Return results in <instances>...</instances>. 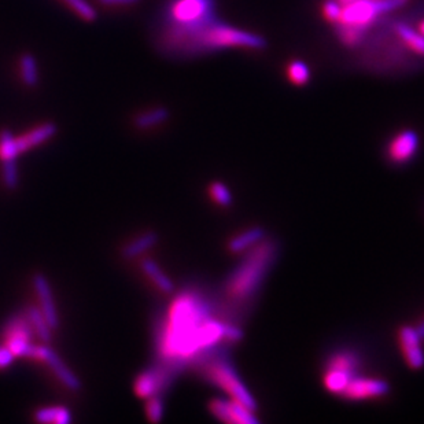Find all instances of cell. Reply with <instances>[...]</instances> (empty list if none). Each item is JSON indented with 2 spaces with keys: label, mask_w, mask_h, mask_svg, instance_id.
<instances>
[{
  "label": "cell",
  "mask_w": 424,
  "mask_h": 424,
  "mask_svg": "<svg viewBox=\"0 0 424 424\" xmlns=\"http://www.w3.org/2000/svg\"><path fill=\"white\" fill-rule=\"evenodd\" d=\"M286 76L287 80L296 87H305L309 84L312 72L311 67L302 60H291L286 65Z\"/></svg>",
  "instance_id": "obj_22"
},
{
  "label": "cell",
  "mask_w": 424,
  "mask_h": 424,
  "mask_svg": "<svg viewBox=\"0 0 424 424\" xmlns=\"http://www.w3.org/2000/svg\"><path fill=\"white\" fill-rule=\"evenodd\" d=\"M29 359L32 360H39L45 362L54 375L58 378V381L64 384L72 391H79L82 389V381L80 378L65 364L62 359L48 346V345H42V346H35L30 350Z\"/></svg>",
  "instance_id": "obj_8"
},
{
  "label": "cell",
  "mask_w": 424,
  "mask_h": 424,
  "mask_svg": "<svg viewBox=\"0 0 424 424\" xmlns=\"http://www.w3.org/2000/svg\"><path fill=\"white\" fill-rule=\"evenodd\" d=\"M393 32L397 45L415 57L424 58V36H422L413 23L406 20H393L387 23Z\"/></svg>",
  "instance_id": "obj_10"
},
{
  "label": "cell",
  "mask_w": 424,
  "mask_h": 424,
  "mask_svg": "<svg viewBox=\"0 0 424 424\" xmlns=\"http://www.w3.org/2000/svg\"><path fill=\"white\" fill-rule=\"evenodd\" d=\"M21 155L17 139L9 129L0 130V161L17 160Z\"/></svg>",
  "instance_id": "obj_25"
},
{
  "label": "cell",
  "mask_w": 424,
  "mask_h": 424,
  "mask_svg": "<svg viewBox=\"0 0 424 424\" xmlns=\"http://www.w3.org/2000/svg\"><path fill=\"white\" fill-rule=\"evenodd\" d=\"M21 82L28 87H35L39 83V70L36 60L30 54H23L18 61Z\"/></svg>",
  "instance_id": "obj_24"
},
{
  "label": "cell",
  "mask_w": 424,
  "mask_h": 424,
  "mask_svg": "<svg viewBox=\"0 0 424 424\" xmlns=\"http://www.w3.org/2000/svg\"><path fill=\"white\" fill-rule=\"evenodd\" d=\"M390 393V384L379 378H367L356 375L350 379L342 397L349 401H367L382 398Z\"/></svg>",
  "instance_id": "obj_9"
},
{
  "label": "cell",
  "mask_w": 424,
  "mask_h": 424,
  "mask_svg": "<svg viewBox=\"0 0 424 424\" xmlns=\"http://www.w3.org/2000/svg\"><path fill=\"white\" fill-rule=\"evenodd\" d=\"M98 1L106 7H129L138 4L140 0H98Z\"/></svg>",
  "instance_id": "obj_33"
},
{
  "label": "cell",
  "mask_w": 424,
  "mask_h": 424,
  "mask_svg": "<svg viewBox=\"0 0 424 424\" xmlns=\"http://www.w3.org/2000/svg\"><path fill=\"white\" fill-rule=\"evenodd\" d=\"M340 11H342V6L338 0H324L321 3V16L333 26L340 21Z\"/></svg>",
  "instance_id": "obj_30"
},
{
  "label": "cell",
  "mask_w": 424,
  "mask_h": 424,
  "mask_svg": "<svg viewBox=\"0 0 424 424\" xmlns=\"http://www.w3.org/2000/svg\"><path fill=\"white\" fill-rule=\"evenodd\" d=\"M57 133V125L54 123H43L38 127L29 129L21 136H16L20 152H25L28 150L35 149L45 143Z\"/></svg>",
  "instance_id": "obj_14"
},
{
  "label": "cell",
  "mask_w": 424,
  "mask_h": 424,
  "mask_svg": "<svg viewBox=\"0 0 424 424\" xmlns=\"http://www.w3.org/2000/svg\"><path fill=\"white\" fill-rule=\"evenodd\" d=\"M268 42L264 36L249 32L230 23L211 22L191 33L180 36L168 43L161 54L169 58H194L212 52L225 51L230 48L243 50H264Z\"/></svg>",
  "instance_id": "obj_2"
},
{
  "label": "cell",
  "mask_w": 424,
  "mask_h": 424,
  "mask_svg": "<svg viewBox=\"0 0 424 424\" xmlns=\"http://www.w3.org/2000/svg\"><path fill=\"white\" fill-rule=\"evenodd\" d=\"M403 3H406V1H408V0H403Z\"/></svg>",
  "instance_id": "obj_36"
},
{
  "label": "cell",
  "mask_w": 424,
  "mask_h": 424,
  "mask_svg": "<svg viewBox=\"0 0 424 424\" xmlns=\"http://www.w3.org/2000/svg\"><path fill=\"white\" fill-rule=\"evenodd\" d=\"M398 340L406 364L412 369H422L424 367V352L422 349V340L418 335L415 327H401L398 331Z\"/></svg>",
  "instance_id": "obj_13"
},
{
  "label": "cell",
  "mask_w": 424,
  "mask_h": 424,
  "mask_svg": "<svg viewBox=\"0 0 424 424\" xmlns=\"http://www.w3.org/2000/svg\"><path fill=\"white\" fill-rule=\"evenodd\" d=\"M179 372L174 371L172 367L158 362L157 365L145 369L142 374L138 375L133 383V390L138 397L150 398L151 396L161 394L168 389L170 383L173 382L174 376Z\"/></svg>",
  "instance_id": "obj_6"
},
{
  "label": "cell",
  "mask_w": 424,
  "mask_h": 424,
  "mask_svg": "<svg viewBox=\"0 0 424 424\" xmlns=\"http://www.w3.org/2000/svg\"><path fill=\"white\" fill-rule=\"evenodd\" d=\"M38 423L67 424L72 422V413L65 406H45L35 412Z\"/></svg>",
  "instance_id": "obj_21"
},
{
  "label": "cell",
  "mask_w": 424,
  "mask_h": 424,
  "mask_svg": "<svg viewBox=\"0 0 424 424\" xmlns=\"http://www.w3.org/2000/svg\"><path fill=\"white\" fill-rule=\"evenodd\" d=\"M415 330H416L418 335L420 337V340H424V320L423 321H420V323L415 327Z\"/></svg>",
  "instance_id": "obj_35"
},
{
  "label": "cell",
  "mask_w": 424,
  "mask_h": 424,
  "mask_svg": "<svg viewBox=\"0 0 424 424\" xmlns=\"http://www.w3.org/2000/svg\"><path fill=\"white\" fill-rule=\"evenodd\" d=\"M164 400L161 394H155L147 398L146 403V416L151 423H160L164 419Z\"/></svg>",
  "instance_id": "obj_28"
},
{
  "label": "cell",
  "mask_w": 424,
  "mask_h": 424,
  "mask_svg": "<svg viewBox=\"0 0 424 424\" xmlns=\"http://www.w3.org/2000/svg\"><path fill=\"white\" fill-rule=\"evenodd\" d=\"M361 360L359 355L353 350H340L328 357L325 369H340L352 376L359 375Z\"/></svg>",
  "instance_id": "obj_16"
},
{
  "label": "cell",
  "mask_w": 424,
  "mask_h": 424,
  "mask_svg": "<svg viewBox=\"0 0 424 424\" xmlns=\"http://www.w3.org/2000/svg\"><path fill=\"white\" fill-rule=\"evenodd\" d=\"M32 283H33L35 293L39 299V308H40L44 318L50 324V327L52 328V331L58 330L60 316H58L55 299H54V294H52L48 279L43 274H35L32 277Z\"/></svg>",
  "instance_id": "obj_12"
},
{
  "label": "cell",
  "mask_w": 424,
  "mask_h": 424,
  "mask_svg": "<svg viewBox=\"0 0 424 424\" xmlns=\"http://www.w3.org/2000/svg\"><path fill=\"white\" fill-rule=\"evenodd\" d=\"M1 179L9 190H16L20 184V173L17 160H7L1 161Z\"/></svg>",
  "instance_id": "obj_27"
},
{
  "label": "cell",
  "mask_w": 424,
  "mask_h": 424,
  "mask_svg": "<svg viewBox=\"0 0 424 424\" xmlns=\"http://www.w3.org/2000/svg\"><path fill=\"white\" fill-rule=\"evenodd\" d=\"M243 340V331L240 327L236 324H233L231 321H225L224 327V340L228 343H238Z\"/></svg>",
  "instance_id": "obj_31"
},
{
  "label": "cell",
  "mask_w": 424,
  "mask_h": 424,
  "mask_svg": "<svg viewBox=\"0 0 424 424\" xmlns=\"http://www.w3.org/2000/svg\"><path fill=\"white\" fill-rule=\"evenodd\" d=\"M224 327L225 320L213 315L211 302L202 294H179L157 333L160 362L177 372L187 364L201 362L224 340Z\"/></svg>",
  "instance_id": "obj_1"
},
{
  "label": "cell",
  "mask_w": 424,
  "mask_h": 424,
  "mask_svg": "<svg viewBox=\"0 0 424 424\" xmlns=\"http://www.w3.org/2000/svg\"><path fill=\"white\" fill-rule=\"evenodd\" d=\"M143 274L149 277L150 281L154 284L155 289H158L164 294H172L174 291V284L170 280L169 276L167 275L160 265L152 258H145L140 264Z\"/></svg>",
  "instance_id": "obj_17"
},
{
  "label": "cell",
  "mask_w": 424,
  "mask_h": 424,
  "mask_svg": "<svg viewBox=\"0 0 424 424\" xmlns=\"http://www.w3.org/2000/svg\"><path fill=\"white\" fill-rule=\"evenodd\" d=\"M209 194L213 201L220 206H230L233 203V194L230 189L221 182H213L209 186Z\"/></svg>",
  "instance_id": "obj_29"
},
{
  "label": "cell",
  "mask_w": 424,
  "mask_h": 424,
  "mask_svg": "<svg viewBox=\"0 0 424 424\" xmlns=\"http://www.w3.org/2000/svg\"><path fill=\"white\" fill-rule=\"evenodd\" d=\"M202 376L216 387L225 391L230 398L239 403H245L250 409L257 412L258 405L253 394L242 382L238 371L233 362L228 360V356L224 352L216 349L209 356H206L201 362H198Z\"/></svg>",
  "instance_id": "obj_5"
},
{
  "label": "cell",
  "mask_w": 424,
  "mask_h": 424,
  "mask_svg": "<svg viewBox=\"0 0 424 424\" xmlns=\"http://www.w3.org/2000/svg\"><path fill=\"white\" fill-rule=\"evenodd\" d=\"M169 117L170 111L167 107H152L146 111L139 113L135 117L133 124L139 129H150V128L158 127V125L164 124L165 121L169 120Z\"/></svg>",
  "instance_id": "obj_20"
},
{
  "label": "cell",
  "mask_w": 424,
  "mask_h": 424,
  "mask_svg": "<svg viewBox=\"0 0 424 424\" xmlns=\"http://www.w3.org/2000/svg\"><path fill=\"white\" fill-rule=\"evenodd\" d=\"M213 416L227 424H260L255 411L233 398H213L208 405Z\"/></svg>",
  "instance_id": "obj_7"
},
{
  "label": "cell",
  "mask_w": 424,
  "mask_h": 424,
  "mask_svg": "<svg viewBox=\"0 0 424 424\" xmlns=\"http://www.w3.org/2000/svg\"><path fill=\"white\" fill-rule=\"evenodd\" d=\"M158 239H160L158 233H154V231L142 233L123 247L121 255L125 260L136 258V257L146 253L150 249H152L158 243Z\"/></svg>",
  "instance_id": "obj_18"
},
{
  "label": "cell",
  "mask_w": 424,
  "mask_h": 424,
  "mask_svg": "<svg viewBox=\"0 0 424 424\" xmlns=\"http://www.w3.org/2000/svg\"><path fill=\"white\" fill-rule=\"evenodd\" d=\"M412 23H413V26L418 29V32H419L422 36H424V17H422L420 20H418L416 22H412Z\"/></svg>",
  "instance_id": "obj_34"
},
{
  "label": "cell",
  "mask_w": 424,
  "mask_h": 424,
  "mask_svg": "<svg viewBox=\"0 0 424 424\" xmlns=\"http://www.w3.org/2000/svg\"><path fill=\"white\" fill-rule=\"evenodd\" d=\"M352 378H353L352 375L340 371V369H325L323 382L330 393L342 396V393L345 391V389L347 387Z\"/></svg>",
  "instance_id": "obj_23"
},
{
  "label": "cell",
  "mask_w": 424,
  "mask_h": 424,
  "mask_svg": "<svg viewBox=\"0 0 424 424\" xmlns=\"http://www.w3.org/2000/svg\"><path fill=\"white\" fill-rule=\"evenodd\" d=\"M419 149V136L412 129H403L394 135L387 145V158L397 165L411 161Z\"/></svg>",
  "instance_id": "obj_11"
},
{
  "label": "cell",
  "mask_w": 424,
  "mask_h": 424,
  "mask_svg": "<svg viewBox=\"0 0 424 424\" xmlns=\"http://www.w3.org/2000/svg\"><path fill=\"white\" fill-rule=\"evenodd\" d=\"M279 246L275 240L265 238L250 250L228 276L224 291L233 303H246L258 293L264 279L277 258Z\"/></svg>",
  "instance_id": "obj_3"
},
{
  "label": "cell",
  "mask_w": 424,
  "mask_h": 424,
  "mask_svg": "<svg viewBox=\"0 0 424 424\" xmlns=\"http://www.w3.org/2000/svg\"><path fill=\"white\" fill-rule=\"evenodd\" d=\"M61 1L83 21L94 22L98 17L95 9L85 0H61Z\"/></svg>",
  "instance_id": "obj_26"
},
{
  "label": "cell",
  "mask_w": 424,
  "mask_h": 424,
  "mask_svg": "<svg viewBox=\"0 0 424 424\" xmlns=\"http://www.w3.org/2000/svg\"><path fill=\"white\" fill-rule=\"evenodd\" d=\"M25 312H26V316L29 318V323L33 328L35 335L39 337V340H42L43 343L48 345L52 340V328L47 323L40 308L30 305L26 308Z\"/></svg>",
  "instance_id": "obj_19"
},
{
  "label": "cell",
  "mask_w": 424,
  "mask_h": 424,
  "mask_svg": "<svg viewBox=\"0 0 424 424\" xmlns=\"http://www.w3.org/2000/svg\"><path fill=\"white\" fill-rule=\"evenodd\" d=\"M265 238H267V233L264 228L252 227L249 230H245V231L235 235L233 239H230L228 252L233 255L245 253V252L250 250L252 247H255V245H258L260 242H262Z\"/></svg>",
  "instance_id": "obj_15"
},
{
  "label": "cell",
  "mask_w": 424,
  "mask_h": 424,
  "mask_svg": "<svg viewBox=\"0 0 424 424\" xmlns=\"http://www.w3.org/2000/svg\"><path fill=\"white\" fill-rule=\"evenodd\" d=\"M14 359H16V356L13 355V352L6 345H1L0 346V371L10 367Z\"/></svg>",
  "instance_id": "obj_32"
},
{
  "label": "cell",
  "mask_w": 424,
  "mask_h": 424,
  "mask_svg": "<svg viewBox=\"0 0 424 424\" xmlns=\"http://www.w3.org/2000/svg\"><path fill=\"white\" fill-rule=\"evenodd\" d=\"M217 18L216 0H165L154 26L152 39L186 35Z\"/></svg>",
  "instance_id": "obj_4"
}]
</instances>
